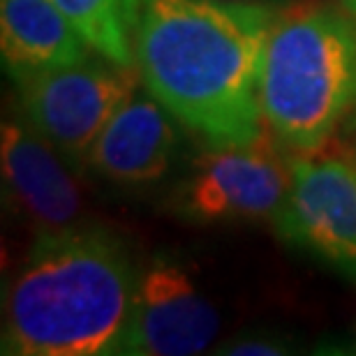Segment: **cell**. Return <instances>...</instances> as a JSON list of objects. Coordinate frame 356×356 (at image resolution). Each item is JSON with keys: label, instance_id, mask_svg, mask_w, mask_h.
I'll list each match as a JSON object with an SVG mask.
<instances>
[{"label": "cell", "instance_id": "cell-1", "mask_svg": "<svg viewBox=\"0 0 356 356\" xmlns=\"http://www.w3.org/2000/svg\"><path fill=\"white\" fill-rule=\"evenodd\" d=\"M277 10L232 0H141L134 67L176 120L213 141L264 130L259 81Z\"/></svg>", "mask_w": 356, "mask_h": 356}, {"label": "cell", "instance_id": "cell-2", "mask_svg": "<svg viewBox=\"0 0 356 356\" xmlns=\"http://www.w3.org/2000/svg\"><path fill=\"white\" fill-rule=\"evenodd\" d=\"M137 275L123 241L102 227L40 232L5 289L3 354H109Z\"/></svg>", "mask_w": 356, "mask_h": 356}, {"label": "cell", "instance_id": "cell-3", "mask_svg": "<svg viewBox=\"0 0 356 356\" xmlns=\"http://www.w3.org/2000/svg\"><path fill=\"white\" fill-rule=\"evenodd\" d=\"M259 99L280 144L301 155L324 151L356 118V17L315 3L277 10Z\"/></svg>", "mask_w": 356, "mask_h": 356}, {"label": "cell", "instance_id": "cell-4", "mask_svg": "<svg viewBox=\"0 0 356 356\" xmlns=\"http://www.w3.org/2000/svg\"><path fill=\"white\" fill-rule=\"evenodd\" d=\"M134 70L95 54L26 76L17 81L26 123L81 172L106 123L139 88L141 76Z\"/></svg>", "mask_w": 356, "mask_h": 356}, {"label": "cell", "instance_id": "cell-5", "mask_svg": "<svg viewBox=\"0 0 356 356\" xmlns=\"http://www.w3.org/2000/svg\"><path fill=\"white\" fill-rule=\"evenodd\" d=\"M291 183V165L261 130L243 141H213L176 190L178 213L197 225L273 220Z\"/></svg>", "mask_w": 356, "mask_h": 356}, {"label": "cell", "instance_id": "cell-6", "mask_svg": "<svg viewBox=\"0 0 356 356\" xmlns=\"http://www.w3.org/2000/svg\"><path fill=\"white\" fill-rule=\"evenodd\" d=\"M220 333V312L176 254H155L139 270L130 312L109 354L192 356Z\"/></svg>", "mask_w": 356, "mask_h": 356}, {"label": "cell", "instance_id": "cell-7", "mask_svg": "<svg viewBox=\"0 0 356 356\" xmlns=\"http://www.w3.org/2000/svg\"><path fill=\"white\" fill-rule=\"evenodd\" d=\"M273 227L289 245L356 275V162L319 153L296 158Z\"/></svg>", "mask_w": 356, "mask_h": 356}, {"label": "cell", "instance_id": "cell-8", "mask_svg": "<svg viewBox=\"0 0 356 356\" xmlns=\"http://www.w3.org/2000/svg\"><path fill=\"white\" fill-rule=\"evenodd\" d=\"M176 116L146 86L113 113L92 144L88 167L123 188H144L169 172L178 146Z\"/></svg>", "mask_w": 356, "mask_h": 356}, {"label": "cell", "instance_id": "cell-9", "mask_svg": "<svg viewBox=\"0 0 356 356\" xmlns=\"http://www.w3.org/2000/svg\"><path fill=\"white\" fill-rule=\"evenodd\" d=\"M0 153L5 188L40 232L79 225L81 192L74 169L40 132L21 120H5Z\"/></svg>", "mask_w": 356, "mask_h": 356}, {"label": "cell", "instance_id": "cell-10", "mask_svg": "<svg viewBox=\"0 0 356 356\" xmlns=\"http://www.w3.org/2000/svg\"><path fill=\"white\" fill-rule=\"evenodd\" d=\"M0 49L14 81L74 65L92 51L51 0H0Z\"/></svg>", "mask_w": 356, "mask_h": 356}, {"label": "cell", "instance_id": "cell-11", "mask_svg": "<svg viewBox=\"0 0 356 356\" xmlns=\"http://www.w3.org/2000/svg\"><path fill=\"white\" fill-rule=\"evenodd\" d=\"M60 14L99 54L118 65L134 67V31L141 0H51Z\"/></svg>", "mask_w": 356, "mask_h": 356}, {"label": "cell", "instance_id": "cell-12", "mask_svg": "<svg viewBox=\"0 0 356 356\" xmlns=\"http://www.w3.org/2000/svg\"><path fill=\"white\" fill-rule=\"evenodd\" d=\"M289 340L280 338L277 333L266 331H248L241 336L227 340L216 350V354H229V356H280L289 354Z\"/></svg>", "mask_w": 356, "mask_h": 356}, {"label": "cell", "instance_id": "cell-13", "mask_svg": "<svg viewBox=\"0 0 356 356\" xmlns=\"http://www.w3.org/2000/svg\"><path fill=\"white\" fill-rule=\"evenodd\" d=\"M347 127V134H345V151H347V158L352 162H356V118L350 120L345 125Z\"/></svg>", "mask_w": 356, "mask_h": 356}, {"label": "cell", "instance_id": "cell-14", "mask_svg": "<svg viewBox=\"0 0 356 356\" xmlns=\"http://www.w3.org/2000/svg\"><path fill=\"white\" fill-rule=\"evenodd\" d=\"M340 3V7H343V10H347L352 14V17H356V0H338Z\"/></svg>", "mask_w": 356, "mask_h": 356}, {"label": "cell", "instance_id": "cell-15", "mask_svg": "<svg viewBox=\"0 0 356 356\" xmlns=\"http://www.w3.org/2000/svg\"><path fill=\"white\" fill-rule=\"evenodd\" d=\"M232 3H270V0H232Z\"/></svg>", "mask_w": 356, "mask_h": 356}]
</instances>
